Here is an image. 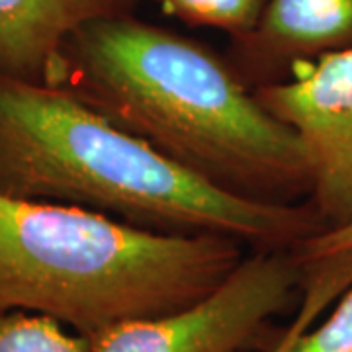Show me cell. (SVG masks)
<instances>
[{
    "instance_id": "8",
    "label": "cell",
    "mask_w": 352,
    "mask_h": 352,
    "mask_svg": "<svg viewBox=\"0 0 352 352\" xmlns=\"http://www.w3.org/2000/svg\"><path fill=\"white\" fill-rule=\"evenodd\" d=\"M352 282V251L307 264L303 294L292 323L282 331L270 352H294L302 337Z\"/></svg>"
},
{
    "instance_id": "7",
    "label": "cell",
    "mask_w": 352,
    "mask_h": 352,
    "mask_svg": "<svg viewBox=\"0 0 352 352\" xmlns=\"http://www.w3.org/2000/svg\"><path fill=\"white\" fill-rule=\"evenodd\" d=\"M124 0H0V71L47 85L65 41Z\"/></svg>"
},
{
    "instance_id": "3",
    "label": "cell",
    "mask_w": 352,
    "mask_h": 352,
    "mask_svg": "<svg viewBox=\"0 0 352 352\" xmlns=\"http://www.w3.org/2000/svg\"><path fill=\"white\" fill-rule=\"evenodd\" d=\"M243 247L0 192V311L50 315L92 335L198 302L239 266Z\"/></svg>"
},
{
    "instance_id": "2",
    "label": "cell",
    "mask_w": 352,
    "mask_h": 352,
    "mask_svg": "<svg viewBox=\"0 0 352 352\" xmlns=\"http://www.w3.org/2000/svg\"><path fill=\"white\" fill-rule=\"evenodd\" d=\"M0 192L80 206L164 233L296 249L323 231L314 206L243 198L190 173L75 94L0 71Z\"/></svg>"
},
{
    "instance_id": "9",
    "label": "cell",
    "mask_w": 352,
    "mask_h": 352,
    "mask_svg": "<svg viewBox=\"0 0 352 352\" xmlns=\"http://www.w3.org/2000/svg\"><path fill=\"white\" fill-rule=\"evenodd\" d=\"M0 352H90V340L50 315L8 309L0 311Z\"/></svg>"
},
{
    "instance_id": "5",
    "label": "cell",
    "mask_w": 352,
    "mask_h": 352,
    "mask_svg": "<svg viewBox=\"0 0 352 352\" xmlns=\"http://www.w3.org/2000/svg\"><path fill=\"white\" fill-rule=\"evenodd\" d=\"M256 98L298 135L309 173V204L325 229L352 223V47L292 67Z\"/></svg>"
},
{
    "instance_id": "11",
    "label": "cell",
    "mask_w": 352,
    "mask_h": 352,
    "mask_svg": "<svg viewBox=\"0 0 352 352\" xmlns=\"http://www.w3.org/2000/svg\"><path fill=\"white\" fill-rule=\"evenodd\" d=\"M294 352H352V282L337 298L327 319L315 323Z\"/></svg>"
},
{
    "instance_id": "10",
    "label": "cell",
    "mask_w": 352,
    "mask_h": 352,
    "mask_svg": "<svg viewBox=\"0 0 352 352\" xmlns=\"http://www.w3.org/2000/svg\"><path fill=\"white\" fill-rule=\"evenodd\" d=\"M173 16L194 25L223 30L245 39L256 30L268 0H155Z\"/></svg>"
},
{
    "instance_id": "6",
    "label": "cell",
    "mask_w": 352,
    "mask_h": 352,
    "mask_svg": "<svg viewBox=\"0 0 352 352\" xmlns=\"http://www.w3.org/2000/svg\"><path fill=\"white\" fill-rule=\"evenodd\" d=\"M245 61L258 85L284 78L292 67L352 47V0H268L249 38Z\"/></svg>"
},
{
    "instance_id": "12",
    "label": "cell",
    "mask_w": 352,
    "mask_h": 352,
    "mask_svg": "<svg viewBox=\"0 0 352 352\" xmlns=\"http://www.w3.org/2000/svg\"><path fill=\"white\" fill-rule=\"evenodd\" d=\"M305 264L352 251V223L339 229H323L294 249Z\"/></svg>"
},
{
    "instance_id": "4",
    "label": "cell",
    "mask_w": 352,
    "mask_h": 352,
    "mask_svg": "<svg viewBox=\"0 0 352 352\" xmlns=\"http://www.w3.org/2000/svg\"><path fill=\"white\" fill-rule=\"evenodd\" d=\"M305 274L294 249H256L198 302L87 335L90 352L245 351L298 300Z\"/></svg>"
},
{
    "instance_id": "1",
    "label": "cell",
    "mask_w": 352,
    "mask_h": 352,
    "mask_svg": "<svg viewBox=\"0 0 352 352\" xmlns=\"http://www.w3.org/2000/svg\"><path fill=\"white\" fill-rule=\"evenodd\" d=\"M47 85L214 186L278 204L309 200L298 135L214 51L124 12L82 24Z\"/></svg>"
}]
</instances>
